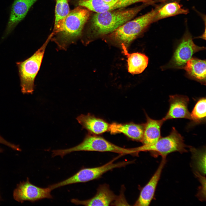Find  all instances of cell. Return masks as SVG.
Segmentation results:
<instances>
[{
  "label": "cell",
  "instance_id": "cell-14",
  "mask_svg": "<svg viewBox=\"0 0 206 206\" xmlns=\"http://www.w3.org/2000/svg\"><path fill=\"white\" fill-rule=\"evenodd\" d=\"M144 124L133 123L119 124L114 122L110 124L109 130L112 134L122 133L136 140L142 141Z\"/></svg>",
  "mask_w": 206,
  "mask_h": 206
},
{
  "label": "cell",
  "instance_id": "cell-20",
  "mask_svg": "<svg viewBox=\"0 0 206 206\" xmlns=\"http://www.w3.org/2000/svg\"><path fill=\"white\" fill-rule=\"evenodd\" d=\"M70 11L68 0H56L55 20L54 28L51 33L52 35L60 30Z\"/></svg>",
  "mask_w": 206,
  "mask_h": 206
},
{
  "label": "cell",
  "instance_id": "cell-7",
  "mask_svg": "<svg viewBox=\"0 0 206 206\" xmlns=\"http://www.w3.org/2000/svg\"><path fill=\"white\" fill-rule=\"evenodd\" d=\"M115 159L102 166L81 169L70 177L59 182L49 185L52 190L63 186L80 183H84L96 179L104 173L113 169L124 167L133 161H124L114 163Z\"/></svg>",
  "mask_w": 206,
  "mask_h": 206
},
{
  "label": "cell",
  "instance_id": "cell-13",
  "mask_svg": "<svg viewBox=\"0 0 206 206\" xmlns=\"http://www.w3.org/2000/svg\"><path fill=\"white\" fill-rule=\"evenodd\" d=\"M158 168L147 183L143 187L139 197L134 205L146 206L149 205L154 197L156 188L162 171L166 162V157H162Z\"/></svg>",
  "mask_w": 206,
  "mask_h": 206
},
{
  "label": "cell",
  "instance_id": "cell-11",
  "mask_svg": "<svg viewBox=\"0 0 206 206\" xmlns=\"http://www.w3.org/2000/svg\"><path fill=\"white\" fill-rule=\"evenodd\" d=\"M37 0H14L12 5L4 37L11 33L19 23L24 18L30 8Z\"/></svg>",
  "mask_w": 206,
  "mask_h": 206
},
{
  "label": "cell",
  "instance_id": "cell-26",
  "mask_svg": "<svg viewBox=\"0 0 206 206\" xmlns=\"http://www.w3.org/2000/svg\"><path fill=\"white\" fill-rule=\"evenodd\" d=\"M153 0H146V1L147 2H150V1H152Z\"/></svg>",
  "mask_w": 206,
  "mask_h": 206
},
{
  "label": "cell",
  "instance_id": "cell-4",
  "mask_svg": "<svg viewBox=\"0 0 206 206\" xmlns=\"http://www.w3.org/2000/svg\"><path fill=\"white\" fill-rule=\"evenodd\" d=\"M51 37L49 35L43 44L31 57L23 61L16 63L23 94H32L34 81L40 69L46 47Z\"/></svg>",
  "mask_w": 206,
  "mask_h": 206
},
{
  "label": "cell",
  "instance_id": "cell-3",
  "mask_svg": "<svg viewBox=\"0 0 206 206\" xmlns=\"http://www.w3.org/2000/svg\"><path fill=\"white\" fill-rule=\"evenodd\" d=\"M163 5L158 6L146 13L126 22L110 34V37L126 47L153 23L158 10Z\"/></svg>",
  "mask_w": 206,
  "mask_h": 206
},
{
  "label": "cell",
  "instance_id": "cell-23",
  "mask_svg": "<svg viewBox=\"0 0 206 206\" xmlns=\"http://www.w3.org/2000/svg\"><path fill=\"white\" fill-rule=\"evenodd\" d=\"M195 175L198 178L201 183V186L199 191L198 195L199 199L204 200L205 199V185L206 179L205 177L202 176L198 172H196Z\"/></svg>",
  "mask_w": 206,
  "mask_h": 206
},
{
  "label": "cell",
  "instance_id": "cell-16",
  "mask_svg": "<svg viewBox=\"0 0 206 206\" xmlns=\"http://www.w3.org/2000/svg\"><path fill=\"white\" fill-rule=\"evenodd\" d=\"M146 122L144 124L143 139V145H150L154 144L161 137V128L164 122L163 118L156 120L150 118L146 114Z\"/></svg>",
  "mask_w": 206,
  "mask_h": 206
},
{
  "label": "cell",
  "instance_id": "cell-6",
  "mask_svg": "<svg viewBox=\"0 0 206 206\" xmlns=\"http://www.w3.org/2000/svg\"><path fill=\"white\" fill-rule=\"evenodd\" d=\"M187 147L184 143L183 137L174 127L168 136L161 137L154 144L150 145H143L134 148L137 152L148 151L156 152L162 157H166L171 152L177 151L181 153L187 152Z\"/></svg>",
  "mask_w": 206,
  "mask_h": 206
},
{
  "label": "cell",
  "instance_id": "cell-17",
  "mask_svg": "<svg viewBox=\"0 0 206 206\" xmlns=\"http://www.w3.org/2000/svg\"><path fill=\"white\" fill-rule=\"evenodd\" d=\"M183 69L191 78L205 84V60L191 58L187 62Z\"/></svg>",
  "mask_w": 206,
  "mask_h": 206
},
{
  "label": "cell",
  "instance_id": "cell-9",
  "mask_svg": "<svg viewBox=\"0 0 206 206\" xmlns=\"http://www.w3.org/2000/svg\"><path fill=\"white\" fill-rule=\"evenodd\" d=\"M51 191L48 187L42 188L31 184L27 178L26 181L17 185L13 191V197L15 200L21 203L26 201L34 202L45 198L52 199Z\"/></svg>",
  "mask_w": 206,
  "mask_h": 206
},
{
  "label": "cell",
  "instance_id": "cell-1",
  "mask_svg": "<svg viewBox=\"0 0 206 206\" xmlns=\"http://www.w3.org/2000/svg\"><path fill=\"white\" fill-rule=\"evenodd\" d=\"M150 4L145 2L133 7L122 8L90 16L87 23L86 36L88 38L110 34L123 24L132 19L144 7Z\"/></svg>",
  "mask_w": 206,
  "mask_h": 206
},
{
  "label": "cell",
  "instance_id": "cell-19",
  "mask_svg": "<svg viewBox=\"0 0 206 206\" xmlns=\"http://www.w3.org/2000/svg\"><path fill=\"white\" fill-rule=\"evenodd\" d=\"M187 9L183 8L177 2L168 3L163 5L158 10L153 20V22L159 20L177 15L186 14Z\"/></svg>",
  "mask_w": 206,
  "mask_h": 206
},
{
  "label": "cell",
  "instance_id": "cell-2",
  "mask_svg": "<svg viewBox=\"0 0 206 206\" xmlns=\"http://www.w3.org/2000/svg\"><path fill=\"white\" fill-rule=\"evenodd\" d=\"M90 11L78 6L70 11L60 30L50 39L60 49L66 50L82 37L85 25L90 16Z\"/></svg>",
  "mask_w": 206,
  "mask_h": 206
},
{
  "label": "cell",
  "instance_id": "cell-28",
  "mask_svg": "<svg viewBox=\"0 0 206 206\" xmlns=\"http://www.w3.org/2000/svg\"><path fill=\"white\" fill-rule=\"evenodd\" d=\"M1 196H0V200H1Z\"/></svg>",
  "mask_w": 206,
  "mask_h": 206
},
{
  "label": "cell",
  "instance_id": "cell-5",
  "mask_svg": "<svg viewBox=\"0 0 206 206\" xmlns=\"http://www.w3.org/2000/svg\"><path fill=\"white\" fill-rule=\"evenodd\" d=\"M79 151L110 152L123 154L135 153L134 148H123L101 137L89 134L86 135L80 143L76 146L66 149L53 150L52 156L54 157L59 156L63 158L68 154Z\"/></svg>",
  "mask_w": 206,
  "mask_h": 206
},
{
  "label": "cell",
  "instance_id": "cell-8",
  "mask_svg": "<svg viewBox=\"0 0 206 206\" xmlns=\"http://www.w3.org/2000/svg\"><path fill=\"white\" fill-rule=\"evenodd\" d=\"M205 49L193 42L192 36L188 31L184 35L177 47L170 62L165 66L166 68L183 69L187 62L196 52Z\"/></svg>",
  "mask_w": 206,
  "mask_h": 206
},
{
  "label": "cell",
  "instance_id": "cell-12",
  "mask_svg": "<svg viewBox=\"0 0 206 206\" xmlns=\"http://www.w3.org/2000/svg\"><path fill=\"white\" fill-rule=\"evenodd\" d=\"M117 196L106 184L100 185L97 189L96 194L92 198L84 200L73 199L71 202L76 205L85 206H109L115 200Z\"/></svg>",
  "mask_w": 206,
  "mask_h": 206
},
{
  "label": "cell",
  "instance_id": "cell-27",
  "mask_svg": "<svg viewBox=\"0 0 206 206\" xmlns=\"http://www.w3.org/2000/svg\"><path fill=\"white\" fill-rule=\"evenodd\" d=\"M2 151V149L1 148H0V152H1Z\"/></svg>",
  "mask_w": 206,
  "mask_h": 206
},
{
  "label": "cell",
  "instance_id": "cell-21",
  "mask_svg": "<svg viewBox=\"0 0 206 206\" xmlns=\"http://www.w3.org/2000/svg\"><path fill=\"white\" fill-rule=\"evenodd\" d=\"M206 98H200L190 113L192 123L194 125L203 123L206 121Z\"/></svg>",
  "mask_w": 206,
  "mask_h": 206
},
{
  "label": "cell",
  "instance_id": "cell-18",
  "mask_svg": "<svg viewBox=\"0 0 206 206\" xmlns=\"http://www.w3.org/2000/svg\"><path fill=\"white\" fill-rule=\"evenodd\" d=\"M125 54L127 56L128 72L132 74L142 73L147 67L148 58L145 55L138 52L131 54L128 53L126 47L122 45Z\"/></svg>",
  "mask_w": 206,
  "mask_h": 206
},
{
  "label": "cell",
  "instance_id": "cell-24",
  "mask_svg": "<svg viewBox=\"0 0 206 206\" xmlns=\"http://www.w3.org/2000/svg\"><path fill=\"white\" fill-rule=\"evenodd\" d=\"M0 143L6 145L14 150H16L17 148V145H15L7 141L0 135Z\"/></svg>",
  "mask_w": 206,
  "mask_h": 206
},
{
  "label": "cell",
  "instance_id": "cell-15",
  "mask_svg": "<svg viewBox=\"0 0 206 206\" xmlns=\"http://www.w3.org/2000/svg\"><path fill=\"white\" fill-rule=\"evenodd\" d=\"M76 120L83 128L91 134H98L109 130L110 124L90 113L81 114L77 117Z\"/></svg>",
  "mask_w": 206,
  "mask_h": 206
},
{
  "label": "cell",
  "instance_id": "cell-10",
  "mask_svg": "<svg viewBox=\"0 0 206 206\" xmlns=\"http://www.w3.org/2000/svg\"><path fill=\"white\" fill-rule=\"evenodd\" d=\"M169 108L165 116L163 118L167 120L183 118L191 120L190 113L188 109L189 100L187 96L175 94L169 96Z\"/></svg>",
  "mask_w": 206,
  "mask_h": 206
},
{
  "label": "cell",
  "instance_id": "cell-25",
  "mask_svg": "<svg viewBox=\"0 0 206 206\" xmlns=\"http://www.w3.org/2000/svg\"><path fill=\"white\" fill-rule=\"evenodd\" d=\"M104 2L106 3V5L107 6H109L112 5L113 3H115L116 2L119 1L120 0H103Z\"/></svg>",
  "mask_w": 206,
  "mask_h": 206
},
{
  "label": "cell",
  "instance_id": "cell-22",
  "mask_svg": "<svg viewBox=\"0 0 206 206\" xmlns=\"http://www.w3.org/2000/svg\"><path fill=\"white\" fill-rule=\"evenodd\" d=\"M189 147L192 152L198 170L203 174H205V151L200 150L191 146Z\"/></svg>",
  "mask_w": 206,
  "mask_h": 206
}]
</instances>
